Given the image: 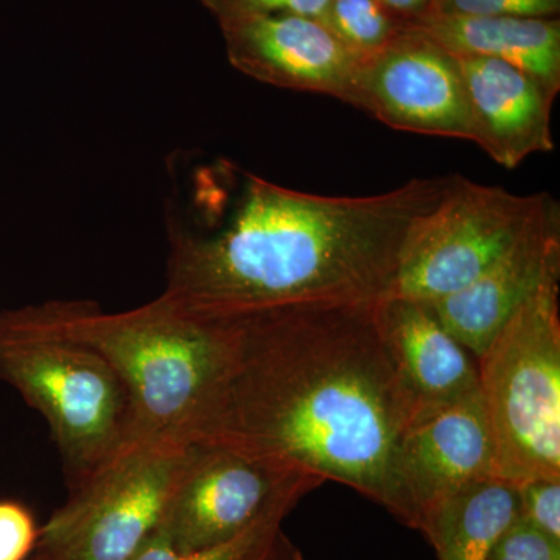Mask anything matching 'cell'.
Returning <instances> with one entry per match:
<instances>
[{"label":"cell","instance_id":"1","mask_svg":"<svg viewBox=\"0 0 560 560\" xmlns=\"http://www.w3.org/2000/svg\"><path fill=\"white\" fill-rule=\"evenodd\" d=\"M377 302L220 316L223 370L190 441L341 482L400 521L397 452L418 407L386 349Z\"/></svg>","mask_w":560,"mask_h":560},{"label":"cell","instance_id":"2","mask_svg":"<svg viewBox=\"0 0 560 560\" xmlns=\"http://www.w3.org/2000/svg\"><path fill=\"white\" fill-rule=\"evenodd\" d=\"M453 179L415 178L371 197H324L249 175L219 230L172 231L162 296L210 318L381 301L412 223L438 208Z\"/></svg>","mask_w":560,"mask_h":560},{"label":"cell","instance_id":"3","mask_svg":"<svg viewBox=\"0 0 560 560\" xmlns=\"http://www.w3.org/2000/svg\"><path fill=\"white\" fill-rule=\"evenodd\" d=\"M14 313L108 363L130 397L138 440L190 441L223 370V319L183 311L162 294L127 312H105L91 301H47Z\"/></svg>","mask_w":560,"mask_h":560},{"label":"cell","instance_id":"4","mask_svg":"<svg viewBox=\"0 0 560 560\" xmlns=\"http://www.w3.org/2000/svg\"><path fill=\"white\" fill-rule=\"evenodd\" d=\"M0 383L43 416L68 488L136 438L124 383L94 350L0 311Z\"/></svg>","mask_w":560,"mask_h":560},{"label":"cell","instance_id":"5","mask_svg":"<svg viewBox=\"0 0 560 560\" xmlns=\"http://www.w3.org/2000/svg\"><path fill=\"white\" fill-rule=\"evenodd\" d=\"M559 278L545 279L477 360L497 471L514 485L560 477Z\"/></svg>","mask_w":560,"mask_h":560},{"label":"cell","instance_id":"6","mask_svg":"<svg viewBox=\"0 0 560 560\" xmlns=\"http://www.w3.org/2000/svg\"><path fill=\"white\" fill-rule=\"evenodd\" d=\"M191 441L128 442L90 477L38 533V550L62 560H128L160 528Z\"/></svg>","mask_w":560,"mask_h":560},{"label":"cell","instance_id":"7","mask_svg":"<svg viewBox=\"0 0 560 560\" xmlns=\"http://www.w3.org/2000/svg\"><path fill=\"white\" fill-rule=\"evenodd\" d=\"M547 197L455 173L444 200L408 231L388 296L433 304L466 289L514 245Z\"/></svg>","mask_w":560,"mask_h":560},{"label":"cell","instance_id":"8","mask_svg":"<svg viewBox=\"0 0 560 560\" xmlns=\"http://www.w3.org/2000/svg\"><path fill=\"white\" fill-rule=\"evenodd\" d=\"M323 480L209 441L189 455L160 529L179 552L220 547L270 515H289Z\"/></svg>","mask_w":560,"mask_h":560},{"label":"cell","instance_id":"9","mask_svg":"<svg viewBox=\"0 0 560 560\" xmlns=\"http://www.w3.org/2000/svg\"><path fill=\"white\" fill-rule=\"evenodd\" d=\"M353 106L394 130L474 138L458 58L411 24L361 61Z\"/></svg>","mask_w":560,"mask_h":560},{"label":"cell","instance_id":"10","mask_svg":"<svg viewBox=\"0 0 560 560\" xmlns=\"http://www.w3.org/2000/svg\"><path fill=\"white\" fill-rule=\"evenodd\" d=\"M396 474L400 522L415 529L448 493L481 478L499 477L480 390L416 415L401 436Z\"/></svg>","mask_w":560,"mask_h":560},{"label":"cell","instance_id":"11","mask_svg":"<svg viewBox=\"0 0 560 560\" xmlns=\"http://www.w3.org/2000/svg\"><path fill=\"white\" fill-rule=\"evenodd\" d=\"M228 60L243 75L282 90L330 95L355 105L360 55L316 18H249L220 24Z\"/></svg>","mask_w":560,"mask_h":560},{"label":"cell","instance_id":"12","mask_svg":"<svg viewBox=\"0 0 560 560\" xmlns=\"http://www.w3.org/2000/svg\"><path fill=\"white\" fill-rule=\"evenodd\" d=\"M555 272H560V209L548 195L528 228L499 260L466 289L430 305L445 329L478 360Z\"/></svg>","mask_w":560,"mask_h":560},{"label":"cell","instance_id":"13","mask_svg":"<svg viewBox=\"0 0 560 560\" xmlns=\"http://www.w3.org/2000/svg\"><path fill=\"white\" fill-rule=\"evenodd\" d=\"M469 102L474 140L497 164L515 168L526 158L555 150L556 97L508 62L456 57Z\"/></svg>","mask_w":560,"mask_h":560},{"label":"cell","instance_id":"14","mask_svg":"<svg viewBox=\"0 0 560 560\" xmlns=\"http://www.w3.org/2000/svg\"><path fill=\"white\" fill-rule=\"evenodd\" d=\"M377 319L418 415L480 390L477 359L445 329L430 304L386 296L377 302Z\"/></svg>","mask_w":560,"mask_h":560},{"label":"cell","instance_id":"15","mask_svg":"<svg viewBox=\"0 0 560 560\" xmlns=\"http://www.w3.org/2000/svg\"><path fill=\"white\" fill-rule=\"evenodd\" d=\"M455 57H485L508 62L533 77L545 91H560L558 18L463 16L427 13L408 22Z\"/></svg>","mask_w":560,"mask_h":560},{"label":"cell","instance_id":"16","mask_svg":"<svg viewBox=\"0 0 560 560\" xmlns=\"http://www.w3.org/2000/svg\"><path fill=\"white\" fill-rule=\"evenodd\" d=\"M521 518L517 485L481 478L448 493L423 514L425 534L438 560H489L500 537Z\"/></svg>","mask_w":560,"mask_h":560},{"label":"cell","instance_id":"17","mask_svg":"<svg viewBox=\"0 0 560 560\" xmlns=\"http://www.w3.org/2000/svg\"><path fill=\"white\" fill-rule=\"evenodd\" d=\"M319 21L361 58L377 54L408 25L381 0H329Z\"/></svg>","mask_w":560,"mask_h":560},{"label":"cell","instance_id":"18","mask_svg":"<svg viewBox=\"0 0 560 560\" xmlns=\"http://www.w3.org/2000/svg\"><path fill=\"white\" fill-rule=\"evenodd\" d=\"M283 518L285 515L282 514L261 518L234 540L197 552L176 551L165 539L164 534L156 529L128 560H245L270 539L275 530L282 526Z\"/></svg>","mask_w":560,"mask_h":560},{"label":"cell","instance_id":"19","mask_svg":"<svg viewBox=\"0 0 560 560\" xmlns=\"http://www.w3.org/2000/svg\"><path fill=\"white\" fill-rule=\"evenodd\" d=\"M521 518L560 544V477L518 482Z\"/></svg>","mask_w":560,"mask_h":560},{"label":"cell","instance_id":"20","mask_svg":"<svg viewBox=\"0 0 560 560\" xmlns=\"http://www.w3.org/2000/svg\"><path fill=\"white\" fill-rule=\"evenodd\" d=\"M200 3L220 25L278 14H301L319 20L329 0H200Z\"/></svg>","mask_w":560,"mask_h":560},{"label":"cell","instance_id":"21","mask_svg":"<svg viewBox=\"0 0 560 560\" xmlns=\"http://www.w3.org/2000/svg\"><path fill=\"white\" fill-rule=\"evenodd\" d=\"M560 0H431L429 13L463 16H558Z\"/></svg>","mask_w":560,"mask_h":560},{"label":"cell","instance_id":"22","mask_svg":"<svg viewBox=\"0 0 560 560\" xmlns=\"http://www.w3.org/2000/svg\"><path fill=\"white\" fill-rule=\"evenodd\" d=\"M489 560H560V544L518 518L497 541Z\"/></svg>","mask_w":560,"mask_h":560},{"label":"cell","instance_id":"23","mask_svg":"<svg viewBox=\"0 0 560 560\" xmlns=\"http://www.w3.org/2000/svg\"><path fill=\"white\" fill-rule=\"evenodd\" d=\"M32 512L18 501L0 500V560H24L38 541Z\"/></svg>","mask_w":560,"mask_h":560},{"label":"cell","instance_id":"24","mask_svg":"<svg viewBox=\"0 0 560 560\" xmlns=\"http://www.w3.org/2000/svg\"><path fill=\"white\" fill-rule=\"evenodd\" d=\"M245 560H305L300 548L289 539L282 530V526L275 534L260 545L253 555Z\"/></svg>","mask_w":560,"mask_h":560},{"label":"cell","instance_id":"25","mask_svg":"<svg viewBox=\"0 0 560 560\" xmlns=\"http://www.w3.org/2000/svg\"><path fill=\"white\" fill-rule=\"evenodd\" d=\"M401 21L412 22L429 13L431 0H381Z\"/></svg>","mask_w":560,"mask_h":560},{"label":"cell","instance_id":"26","mask_svg":"<svg viewBox=\"0 0 560 560\" xmlns=\"http://www.w3.org/2000/svg\"><path fill=\"white\" fill-rule=\"evenodd\" d=\"M32 560H62V559L57 558V556L50 555V552L38 550V551H36V555L33 556Z\"/></svg>","mask_w":560,"mask_h":560}]
</instances>
